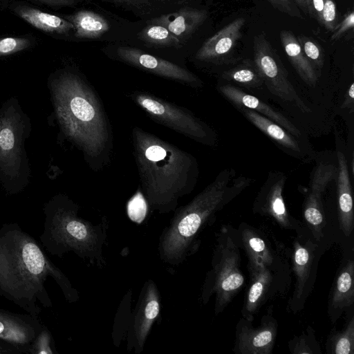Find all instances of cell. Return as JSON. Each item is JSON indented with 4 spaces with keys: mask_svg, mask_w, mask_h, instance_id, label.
<instances>
[{
    "mask_svg": "<svg viewBox=\"0 0 354 354\" xmlns=\"http://www.w3.org/2000/svg\"><path fill=\"white\" fill-rule=\"evenodd\" d=\"M48 88L64 137L91 171L108 167L114 149L113 128L95 88L80 73L66 69L51 77Z\"/></svg>",
    "mask_w": 354,
    "mask_h": 354,
    "instance_id": "6da1fadb",
    "label": "cell"
},
{
    "mask_svg": "<svg viewBox=\"0 0 354 354\" xmlns=\"http://www.w3.org/2000/svg\"><path fill=\"white\" fill-rule=\"evenodd\" d=\"M48 277L55 281L68 302L78 299L77 291L36 239L16 223L3 224L0 227V296L39 318L40 306H53L45 286Z\"/></svg>",
    "mask_w": 354,
    "mask_h": 354,
    "instance_id": "7a4b0ae2",
    "label": "cell"
},
{
    "mask_svg": "<svg viewBox=\"0 0 354 354\" xmlns=\"http://www.w3.org/2000/svg\"><path fill=\"white\" fill-rule=\"evenodd\" d=\"M131 136L145 198L159 213L175 210L179 199L196 185L199 169L196 158L140 127H133Z\"/></svg>",
    "mask_w": 354,
    "mask_h": 354,
    "instance_id": "3957f363",
    "label": "cell"
},
{
    "mask_svg": "<svg viewBox=\"0 0 354 354\" xmlns=\"http://www.w3.org/2000/svg\"><path fill=\"white\" fill-rule=\"evenodd\" d=\"M235 176L234 169H223L189 203L175 209L159 240L158 252L163 261L171 265L182 263L196 248L199 232L216 213L254 181Z\"/></svg>",
    "mask_w": 354,
    "mask_h": 354,
    "instance_id": "277c9868",
    "label": "cell"
},
{
    "mask_svg": "<svg viewBox=\"0 0 354 354\" xmlns=\"http://www.w3.org/2000/svg\"><path fill=\"white\" fill-rule=\"evenodd\" d=\"M79 206L68 196L57 194L44 205L41 245L50 254L62 257L69 252L102 265L106 232L79 216Z\"/></svg>",
    "mask_w": 354,
    "mask_h": 354,
    "instance_id": "5b68a950",
    "label": "cell"
},
{
    "mask_svg": "<svg viewBox=\"0 0 354 354\" xmlns=\"http://www.w3.org/2000/svg\"><path fill=\"white\" fill-rule=\"evenodd\" d=\"M30 124L17 100L10 98L0 109V180L14 194L28 183L29 168L24 147Z\"/></svg>",
    "mask_w": 354,
    "mask_h": 354,
    "instance_id": "8992f818",
    "label": "cell"
},
{
    "mask_svg": "<svg viewBox=\"0 0 354 354\" xmlns=\"http://www.w3.org/2000/svg\"><path fill=\"white\" fill-rule=\"evenodd\" d=\"M129 97L156 123L202 145H216L214 131L187 108L147 91H136Z\"/></svg>",
    "mask_w": 354,
    "mask_h": 354,
    "instance_id": "52a82bcc",
    "label": "cell"
},
{
    "mask_svg": "<svg viewBox=\"0 0 354 354\" xmlns=\"http://www.w3.org/2000/svg\"><path fill=\"white\" fill-rule=\"evenodd\" d=\"M239 250L227 234L222 232L214 250L212 269L207 277L203 295H216L215 312L218 313L232 301L244 283ZM206 298V299H207Z\"/></svg>",
    "mask_w": 354,
    "mask_h": 354,
    "instance_id": "ba28073f",
    "label": "cell"
},
{
    "mask_svg": "<svg viewBox=\"0 0 354 354\" xmlns=\"http://www.w3.org/2000/svg\"><path fill=\"white\" fill-rule=\"evenodd\" d=\"M253 59L264 85L273 95L284 103L296 106L301 113H311L289 80L279 57L263 35L254 38Z\"/></svg>",
    "mask_w": 354,
    "mask_h": 354,
    "instance_id": "9c48e42d",
    "label": "cell"
},
{
    "mask_svg": "<svg viewBox=\"0 0 354 354\" xmlns=\"http://www.w3.org/2000/svg\"><path fill=\"white\" fill-rule=\"evenodd\" d=\"M116 53L122 62L140 70L194 88L203 86V82L187 68L140 49L120 46Z\"/></svg>",
    "mask_w": 354,
    "mask_h": 354,
    "instance_id": "30bf717a",
    "label": "cell"
},
{
    "mask_svg": "<svg viewBox=\"0 0 354 354\" xmlns=\"http://www.w3.org/2000/svg\"><path fill=\"white\" fill-rule=\"evenodd\" d=\"M159 311L158 290L154 282L149 280L142 288L130 320L128 347L134 346L137 353L142 351L145 340Z\"/></svg>",
    "mask_w": 354,
    "mask_h": 354,
    "instance_id": "8fae6325",
    "label": "cell"
},
{
    "mask_svg": "<svg viewBox=\"0 0 354 354\" xmlns=\"http://www.w3.org/2000/svg\"><path fill=\"white\" fill-rule=\"evenodd\" d=\"M42 326L39 318L28 313H15L0 308V340L18 353H28Z\"/></svg>",
    "mask_w": 354,
    "mask_h": 354,
    "instance_id": "7c38bea8",
    "label": "cell"
},
{
    "mask_svg": "<svg viewBox=\"0 0 354 354\" xmlns=\"http://www.w3.org/2000/svg\"><path fill=\"white\" fill-rule=\"evenodd\" d=\"M217 90L236 108H246L254 111L281 126L292 135L304 142L303 133L288 118L257 97L229 83L218 85Z\"/></svg>",
    "mask_w": 354,
    "mask_h": 354,
    "instance_id": "4fadbf2b",
    "label": "cell"
},
{
    "mask_svg": "<svg viewBox=\"0 0 354 354\" xmlns=\"http://www.w3.org/2000/svg\"><path fill=\"white\" fill-rule=\"evenodd\" d=\"M237 109L248 121L273 140L289 155L303 161H306V159L311 160L310 156L313 153L310 147L281 126L251 109Z\"/></svg>",
    "mask_w": 354,
    "mask_h": 354,
    "instance_id": "5bb4252c",
    "label": "cell"
},
{
    "mask_svg": "<svg viewBox=\"0 0 354 354\" xmlns=\"http://www.w3.org/2000/svg\"><path fill=\"white\" fill-rule=\"evenodd\" d=\"M286 180L285 174L270 172L254 203V209L270 215L281 225L288 227L290 221L283 197Z\"/></svg>",
    "mask_w": 354,
    "mask_h": 354,
    "instance_id": "9a60e30c",
    "label": "cell"
},
{
    "mask_svg": "<svg viewBox=\"0 0 354 354\" xmlns=\"http://www.w3.org/2000/svg\"><path fill=\"white\" fill-rule=\"evenodd\" d=\"M337 186L340 227L346 236L353 229V208L349 165L345 149L337 139Z\"/></svg>",
    "mask_w": 354,
    "mask_h": 354,
    "instance_id": "2e32d148",
    "label": "cell"
},
{
    "mask_svg": "<svg viewBox=\"0 0 354 354\" xmlns=\"http://www.w3.org/2000/svg\"><path fill=\"white\" fill-rule=\"evenodd\" d=\"M277 324L272 318L253 328L243 324L236 332L235 352L239 354H270L277 337Z\"/></svg>",
    "mask_w": 354,
    "mask_h": 354,
    "instance_id": "e0dca14e",
    "label": "cell"
},
{
    "mask_svg": "<svg viewBox=\"0 0 354 354\" xmlns=\"http://www.w3.org/2000/svg\"><path fill=\"white\" fill-rule=\"evenodd\" d=\"M245 19L239 17L209 37L198 49L195 59L201 62L215 63L227 55L241 37Z\"/></svg>",
    "mask_w": 354,
    "mask_h": 354,
    "instance_id": "ac0fdd59",
    "label": "cell"
},
{
    "mask_svg": "<svg viewBox=\"0 0 354 354\" xmlns=\"http://www.w3.org/2000/svg\"><path fill=\"white\" fill-rule=\"evenodd\" d=\"M205 10L183 8L178 12L162 15L153 24L163 26L178 39L189 36L207 19Z\"/></svg>",
    "mask_w": 354,
    "mask_h": 354,
    "instance_id": "d6986e66",
    "label": "cell"
},
{
    "mask_svg": "<svg viewBox=\"0 0 354 354\" xmlns=\"http://www.w3.org/2000/svg\"><path fill=\"white\" fill-rule=\"evenodd\" d=\"M280 40L290 62L301 79L309 86H315L318 80L317 75L297 37L292 32L283 30L280 31Z\"/></svg>",
    "mask_w": 354,
    "mask_h": 354,
    "instance_id": "ffe728a7",
    "label": "cell"
},
{
    "mask_svg": "<svg viewBox=\"0 0 354 354\" xmlns=\"http://www.w3.org/2000/svg\"><path fill=\"white\" fill-rule=\"evenodd\" d=\"M14 12L33 27L50 33L65 34L74 29L69 21L26 6H17Z\"/></svg>",
    "mask_w": 354,
    "mask_h": 354,
    "instance_id": "44dd1931",
    "label": "cell"
},
{
    "mask_svg": "<svg viewBox=\"0 0 354 354\" xmlns=\"http://www.w3.org/2000/svg\"><path fill=\"white\" fill-rule=\"evenodd\" d=\"M78 38L95 39L109 30V22L100 15L90 10H80L67 17Z\"/></svg>",
    "mask_w": 354,
    "mask_h": 354,
    "instance_id": "7402d4cb",
    "label": "cell"
},
{
    "mask_svg": "<svg viewBox=\"0 0 354 354\" xmlns=\"http://www.w3.org/2000/svg\"><path fill=\"white\" fill-rule=\"evenodd\" d=\"M337 177V164L328 159L319 158L312 172L309 193L305 203L322 205V197L328 184Z\"/></svg>",
    "mask_w": 354,
    "mask_h": 354,
    "instance_id": "603a6c76",
    "label": "cell"
},
{
    "mask_svg": "<svg viewBox=\"0 0 354 354\" xmlns=\"http://www.w3.org/2000/svg\"><path fill=\"white\" fill-rule=\"evenodd\" d=\"M252 283L248 292L243 315L250 321L252 314L259 306L261 300L265 294L271 281V274L267 267L250 268Z\"/></svg>",
    "mask_w": 354,
    "mask_h": 354,
    "instance_id": "cb8c5ba5",
    "label": "cell"
},
{
    "mask_svg": "<svg viewBox=\"0 0 354 354\" xmlns=\"http://www.w3.org/2000/svg\"><path fill=\"white\" fill-rule=\"evenodd\" d=\"M354 264L353 261L347 262L339 273L332 297V306L336 309H344L350 306L354 300Z\"/></svg>",
    "mask_w": 354,
    "mask_h": 354,
    "instance_id": "d4e9b609",
    "label": "cell"
},
{
    "mask_svg": "<svg viewBox=\"0 0 354 354\" xmlns=\"http://www.w3.org/2000/svg\"><path fill=\"white\" fill-rule=\"evenodd\" d=\"M221 77L248 89H258L264 86L263 80L255 65L248 62L224 71Z\"/></svg>",
    "mask_w": 354,
    "mask_h": 354,
    "instance_id": "484cf974",
    "label": "cell"
},
{
    "mask_svg": "<svg viewBox=\"0 0 354 354\" xmlns=\"http://www.w3.org/2000/svg\"><path fill=\"white\" fill-rule=\"evenodd\" d=\"M243 241L250 260V268L267 267L272 263V256L263 240L253 232L245 230Z\"/></svg>",
    "mask_w": 354,
    "mask_h": 354,
    "instance_id": "4316f807",
    "label": "cell"
},
{
    "mask_svg": "<svg viewBox=\"0 0 354 354\" xmlns=\"http://www.w3.org/2000/svg\"><path fill=\"white\" fill-rule=\"evenodd\" d=\"M140 39L148 44L159 46H174L180 40L163 26L153 24L145 27L140 33Z\"/></svg>",
    "mask_w": 354,
    "mask_h": 354,
    "instance_id": "83f0119b",
    "label": "cell"
},
{
    "mask_svg": "<svg viewBox=\"0 0 354 354\" xmlns=\"http://www.w3.org/2000/svg\"><path fill=\"white\" fill-rule=\"evenodd\" d=\"M332 352L335 354L354 353V319L352 317L344 332L333 338Z\"/></svg>",
    "mask_w": 354,
    "mask_h": 354,
    "instance_id": "f1b7e54d",
    "label": "cell"
},
{
    "mask_svg": "<svg viewBox=\"0 0 354 354\" xmlns=\"http://www.w3.org/2000/svg\"><path fill=\"white\" fill-rule=\"evenodd\" d=\"M297 39L304 55L313 66L322 67L324 59L321 46L313 39L304 35H299Z\"/></svg>",
    "mask_w": 354,
    "mask_h": 354,
    "instance_id": "f546056e",
    "label": "cell"
},
{
    "mask_svg": "<svg viewBox=\"0 0 354 354\" xmlns=\"http://www.w3.org/2000/svg\"><path fill=\"white\" fill-rule=\"evenodd\" d=\"M28 353L55 354L57 353L53 336L48 328L43 324L42 328L31 344Z\"/></svg>",
    "mask_w": 354,
    "mask_h": 354,
    "instance_id": "4dcf8cb0",
    "label": "cell"
},
{
    "mask_svg": "<svg viewBox=\"0 0 354 354\" xmlns=\"http://www.w3.org/2000/svg\"><path fill=\"white\" fill-rule=\"evenodd\" d=\"M294 270L298 279L299 289L301 288L306 281V274L310 266L308 251L304 247L297 245L295 252Z\"/></svg>",
    "mask_w": 354,
    "mask_h": 354,
    "instance_id": "1f68e13d",
    "label": "cell"
},
{
    "mask_svg": "<svg viewBox=\"0 0 354 354\" xmlns=\"http://www.w3.org/2000/svg\"><path fill=\"white\" fill-rule=\"evenodd\" d=\"M147 202L142 193H137L127 204V214L129 218L137 223H140L147 214Z\"/></svg>",
    "mask_w": 354,
    "mask_h": 354,
    "instance_id": "d6a6232c",
    "label": "cell"
},
{
    "mask_svg": "<svg viewBox=\"0 0 354 354\" xmlns=\"http://www.w3.org/2000/svg\"><path fill=\"white\" fill-rule=\"evenodd\" d=\"M30 45V41L25 37H4L0 39V57L10 55L22 51Z\"/></svg>",
    "mask_w": 354,
    "mask_h": 354,
    "instance_id": "836d02e7",
    "label": "cell"
},
{
    "mask_svg": "<svg viewBox=\"0 0 354 354\" xmlns=\"http://www.w3.org/2000/svg\"><path fill=\"white\" fill-rule=\"evenodd\" d=\"M275 8L290 17L303 19L301 12L294 0H268Z\"/></svg>",
    "mask_w": 354,
    "mask_h": 354,
    "instance_id": "e575fe53",
    "label": "cell"
},
{
    "mask_svg": "<svg viewBox=\"0 0 354 354\" xmlns=\"http://www.w3.org/2000/svg\"><path fill=\"white\" fill-rule=\"evenodd\" d=\"M322 207L314 204L305 203L304 217L314 227H319L323 222Z\"/></svg>",
    "mask_w": 354,
    "mask_h": 354,
    "instance_id": "d590c367",
    "label": "cell"
},
{
    "mask_svg": "<svg viewBox=\"0 0 354 354\" xmlns=\"http://www.w3.org/2000/svg\"><path fill=\"white\" fill-rule=\"evenodd\" d=\"M354 26V13L353 10L347 12L344 19L338 24L336 29L333 31L330 39L337 41L347 31L353 29Z\"/></svg>",
    "mask_w": 354,
    "mask_h": 354,
    "instance_id": "8d00e7d4",
    "label": "cell"
},
{
    "mask_svg": "<svg viewBox=\"0 0 354 354\" xmlns=\"http://www.w3.org/2000/svg\"><path fill=\"white\" fill-rule=\"evenodd\" d=\"M308 14L316 19L319 24L322 21V15L324 8L325 0H305Z\"/></svg>",
    "mask_w": 354,
    "mask_h": 354,
    "instance_id": "74e56055",
    "label": "cell"
},
{
    "mask_svg": "<svg viewBox=\"0 0 354 354\" xmlns=\"http://www.w3.org/2000/svg\"><path fill=\"white\" fill-rule=\"evenodd\" d=\"M353 102H354V83L352 82L350 85L349 88L347 90L346 97L344 102V107L349 108V105L351 106V107H353Z\"/></svg>",
    "mask_w": 354,
    "mask_h": 354,
    "instance_id": "f35d334b",
    "label": "cell"
},
{
    "mask_svg": "<svg viewBox=\"0 0 354 354\" xmlns=\"http://www.w3.org/2000/svg\"><path fill=\"white\" fill-rule=\"evenodd\" d=\"M50 6H66L73 3L75 0H35Z\"/></svg>",
    "mask_w": 354,
    "mask_h": 354,
    "instance_id": "ab89813d",
    "label": "cell"
},
{
    "mask_svg": "<svg viewBox=\"0 0 354 354\" xmlns=\"http://www.w3.org/2000/svg\"><path fill=\"white\" fill-rule=\"evenodd\" d=\"M2 353H18L12 347L1 342H0V354H2Z\"/></svg>",
    "mask_w": 354,
    "mask_h": 354,
    "instance_id": "60d3db41",
    "label": "cell"
},
{
    "mask_svg": "<svg viewBox=\"0 0 354 354\" xmlns=\"http://www.w3.org/2000/svg\"><path fill=\"white\" fill-rule=\"evenodd\" d=\"M114 1L129 4V5H141L145 3L148 0H113Z\"/></svg>",
    "mask_w": 354,
    "mask_h": 354,
    "instance_id": "b9f144b4",
    "label": "cell"
},
{
    "mask_svg": "<svg viewBox=\"0 0 354 354\" xmlns=\"http://www.w3.org/2000/svg\"><path fill=\"white\" fill-rule=\"evenodd\" d=\"M300 10L303 11L305 14H308L306 3L305 0H294Z\"/></svg>",
    "mask_w": 354,
    "mask_h": 354,
    "instance_id": "7bdbcfd3",
    "label": "cell"
}]
</instances>
